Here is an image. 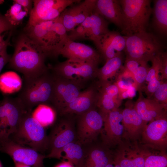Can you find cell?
<instances>
[{
	"label": "cell",
	"instance_id": "6da1fadb",
	"mask_svg": "<svg viewBox=\"0 0 167 167\" xmlns=\"http://www.w3.org/2000/svg\"><path fill=\"white\" fill-rule=\"evenodd\" d=\"M46 58L38 45L24 33L16 40L8 66L21 73L24 81H28L49 71L45 63Z\"/></svg>",
	"mask_w": 167,
	"mask_h": 167
},
{
	"label": "cell",
	"instance_id": "7a4b0ae2",
	"mask_svg": "<svg viewBox=\"0 0 167 167\" xmlns=\"http://www.w3.org/2000/svg\"><path fill=\"white\" fill-rule=\"evenodd\" d=\"M58 18L33 26L27 25L24 29V33L38 45L47 57L56 58L60 55L68 39L65 28Z\"/></svg>",
	"mask_w": 167,
	"mask_h": 167
},
{
	"label": "cell",
	"instance_id": "3957f363",
	"mask_svg": "<svg viewBox=\"0 0 167 167\" xmlns=\"http://www.w3.org/2000/svg\"><path fill=\"white\" fill-rule=\"evenodd\" d=\"M32 113L27 112L24 114L17 130L9 138L43 154L49 150L48 136L45 127L32 117Z\"/></svg>",
	"mask_w": 167,
	"mask_h": 167
},
{
	"label": "cell",
	"instance_id": "277c9868",
	"mask_svg": "<svg viewBox=\"0 0 167 167\" xmlns=\"http://www.w3.org/2000/svg\"><path fill=\"white\" fill-rule=\"evenodd\" d=\"M54 81L53 74L49 71L32 80L24 81L18 97L26 111L32 112L34 107L51 103Z\"/></svg>",
	"mask_w": 167,
	"mask_h": 167
},
{
	"label": "cell",
	"instance_id": "5b68a950",
	"mask_svg": "<svg viewBox=\"0 0 167 167\" xmlns=\"http://www.w3.org/2000/svg\"><path fill=\"white\" fill-rule=\"evenodd\" d=\"M123 15L121 33L127 36L147 31L152 8L150 0H119Z\"/></svg>",
	"mask_w": 167,
	"mask_h": 167
},
{
	"label": "cell",
	"instance_id": "8992f818",
	"mask_svg": "<svg viewBox=\"0 0 167 167\" xmlns=\"http://www.w3.org/2000/svg\"><path fill=\"white\" fill-rule=\"evenodd\" d=\"M125 36L126 58L146 62L163 51L164 45L158 36L147 31Z\"/></svg>",
	"mask_w": 167,
	"mask_h": 167
},
{
	"label": "cell",
	"instance_id": "52a82bcc",
	"mask_svg": "<svg viewBox=\"0 0 167 167\" xmlns=\"http://www.w3.org/2000/svg\"><path fill=\"white\" fill-rule=\"evenodd\" d=\"M27 112L18 97H4L0 102V141L9 138L16 131Z\"/></svg>",
	"mask_w": 167,
	"mask_h": 167
},
{
	"label": "cell",
	"instance_id": "ba28073f",
	"mask_svg": "<svg viewBox=\"0 0 167 167\" xmlns=\"http://www.w3.org/2000/svg\"><path fill=\"white\" fill-rule=\"evenodd\" d=\"M79 0H34L27 25L33 26L54 20L68 6L80 2Z\"/></svg>",
	"mask_w": 167,
	"mask_h": 167
},
{
	"label": "cell",
	"instance_id": "9c48e42d",
	"mask_svg": "<svg viewBox=\"0 0 167 167\" xmlns=\"http://www.w3.org/2000/svg\"><path fill=\"white\" fill-rule=\"evenodd\" d=\"M48 136L49 152L46 158L60 159L62 149L68 144L75 141L76 134L72 122L64 120L54 124Z\"/></svg>",
	"mask_w": 167,
	"mask_h": 167
},
{
	"label": "cell",
	"instance_id": "30bf717a",
	"mask_svg": "<svg viewBox=\"0 0 167 167\" xmlns=\"http://www.w3.org/2000/svg\"><path fill=\"white\" fill-rule=\"evenodd\" d=\"M54 75V81L50 103L55 112L59 114L78 96L82 82Z\"/></svg>",
	"mask_w": 167,
	"mask_h": 167
},
{
	"label": "cell",
	"instance_id": "8fae6325",
	"mask_svg": "<svg viewBox=\"0 0 167 167\" xmlns=\"http://www.w3.org/2000/svg\"><path fill=\"white\" fill-rule=\"evenodd\" d=\"M97 65L67 60L51 68L53 74L65 79L82 82L96 76Z\"/></svg>",
	"mask_w": 167,
	"mask_h": 167
},
{
	"label": "cell",
	"instance_id": "7c38bea8",
	"mask_svg": "<svg viewBox=\"0 0 167 167\" xmlns=\"http://www.w3.org/2000/svg\"><path fill=\"white\" fill-rule=\"evenodd\" d=\"M0 152L9 155L14 162H19L31 167H45V155L33 149L17 143L9 138L0 141Z\"/></svg>",
	"mask_w": 167,
	"mask_h": 167
},
{
	"label": "cell",
	"instance_id": "4fadbf2b",
	"mask_svg": "<svg viewBox=\"0 0 167 167\" xmlns=\"http://www.w3.org/2000/svg\"><path fill=\"white\" fill-rule=\"evenodd\" d=\"M80 115L76 132L78 142L81 145L90 143L101 132L103 125V117L94 108Z\"/></svg>",
	"mask_w": 167,
	"mask_h": 167
},
{
	"label": "cell",
	"instance_id": "5bb4252c",
	"mask_svg": "<svg viewBox=\"0 0 167 167\" xmlns=\"http://www.w3.org/2000/svg\"><path fill=\"white\" fill-rule=\"evenodd\" d=\"M113 156V161L120 167H144L146 157L151 153L136 142L122 141Z\"/></svg>",
	"mask_w": 167,
	"mask_h": 167
},
{
	"label": "cell",
	"instance_id": "9a60e30c",
	"mask_svg": "<svg viewBox=\"0 0 167 167\" xmlns=\"http://www.w3.org/2000/svg\"><path fill=\"white\" fill-rule=\"evenodd\" d=\"M96 0H85L66 9L58 17L67 32L83 22L94 11Z\"/></svg>",
	"mask_w": 167,
	"mask_h": 167
},
{
	"label": "cell",
	"instance_id": "2e32d148",
	"mask_svg": "<svg viewBox=\"0 0 167 167\" xmlns=\"http://www.w3.org/2000/svg\"><path fill=\"white\" fill-rule=\"evenodd\" d=\"M101 114L103 125L101 133L104 143L108 146L118 144L124 133L122 112L117 109Z\"/></svg>",
	"mask_w": 167,
	"mask_h": 167
},
{
	"label": "cell",
	"instance_id": "e0dca14e",
	"mask_svg": "<svg viewBox=\"0 0 167 167\" xmlns=\"http://www.w3.org/2000/svg\"><path fill=\"white\" fill-rule=\"evenodd\" d=\"M60 55L73 62H90L97 65L101 56L98 51L92 47L71 41L69 38L60 51Z\"/></svg>",
	"mask_w": 167,
	"mask_h": 167
},
{
	"label": "cell",
	"instance_id": "ac0fdd59",
	"mask_svg": "<svg viewBox=\"0 0 167 167\" xmlns=\"http://www.w3.org/2000/svg\"><path fill=\"white\" fill-rule=\"evenodd\" d=\"M141 134L143 142L148 147L163 151L167 144V121L166 117L149 122Z\"/></svg>",
	"mask_w": 167,
	"mask_h": 167
},
{
	"label": "cell",
	"instance_id": "d6986e66",
	"mask_svg": "<svg viewBox=\"0 0 167 167\" xmlns=\"http://www.w3.org/2000/svg\"><path fill=\"white\" fill-rule=\"evenodd\" d=\"M126 44L125 36L115 31H109L101 38L96 46L98 52L106 60L121 54Z\"/></svg>",
	"mask_w": 167,
	"mask_h": 167
},
{
	"label": "cell",
	"instance_id": "ffe728a7",
	"mask_svg": "<svg viewBox=\"0 0 167 167\" xmlns=\"http://www.w3.org/2000/svg\"><path fill=\"white\" fill-rule=\"evenodd\" d=\"M98 93L94 87L90 86L81 92L77 97L59 114L61 115L71 114L80 115L94 108V105H96Z\"/></svg>",
	"mask_w": 167,
	"mask_h": 167
},
{
	"label": "cell",
	"instance_id": "44dd1931",
	"mask_svg": "<svg viewBox=\"0 0 167 167\" xmlns=\"http://www.w3.org/2000/svg\"><path fill=\"white\" fill-rule=\"evenodd\" d=\"M94 11L122 29L123 15L119 0H96Z\"/></svg>",
	"mask_w": 167,
	"mask_h": 167
},
{
	"label": "cell",
	"instance_id": "7402d4cb",
	"mask_svg": "<svg viewBox=\"0 0 167 167\" xmlns=\"http://www.w3.org/2000/svg\"><path fill=\"white\" fill-rule=\"evenodd\" d=\"M124 127L123 137L136 139L142 134L146 124L142 120L133 107H126L122 112Z\"/></svg>",
	"mask_w": 167,
	"mask_h": 167
},
{
	"label": "cell",
	"instance_id": "603a6c76",
	"mask_svg": "<svg viewBox=\"0 0 167 167\" xmlns=\"http://www.w3.org/2000/svg\"><path fill=\"white\" fill-rule=\"evenodd\" d=\"M109 22L95 11L90 15L86 25V40L93 41L96 46L101 38L110 31Z\"/></svg>",
	"mask_w": 167,
	"mask_h": 167
},
{
	"label": "cell",
	"instance_id": "cb8c5ba5",
	"mask_svg": "<svg viewBox=\"0 0 167 167\" xmlns=\"http://www.w3.org/2000/svg\"><path fill=\"white\" fill-rule=\"evenodd\" d=\"M134 107L146 124L165 117L163 105L146 99L139 100Z\"/></svg>",
	"mask_w": 167,
	"mask_h": 167
},
{
	"label": "cell",
	"instance_id": "d4e9b609",
	"mask_svg": "<svg viewBox=\"0 0 167 167\" xmlns=\"http://www.w3.org/2000/svg\"><path fill=\"white\" fill-rule=\"evenodd\" d=\"M152 27L158 35L166 36L167 34V0L154 1L152 8Z\"/></svg>",
	"mask_w": 167,
	"mask_h": 167
},
{
	"label": "cell",
	"instance_id": "484cf974",
	"mask_svg": "<svg viewBox=\"0 0 167 167\" xmlns=\"http://www.w3.org/2000/svg\"><path fill=\"white\" fill-rule=\"evenodd\" d=\"M113 160L109 151L96 147L85 153L83 167H105Z\"/></svg>",
	"mask_w": 167,
	"mask_h": 167
},
{
	"label": "cell",
	"instance_id": "4316f807",
	"mask_svg": "<svg viewBox=\"0 0 167 167\" xmlns=\"http://www.w3.org/2000/svg\"><path fill=\"white\" fill-rule=\"evenodd\" d=\"M81 145L78 141L67 144L62 150L60 159L66 160L75 167H83L85 153Z\"/></svg>",
	"mask_w": 167,
	"mask_h": 167
},
{
	"label": "cell",
	"instance_id": "83f0119b",
	"mask_svg": "<svg viewBox=\"0 0 167 167\" xmlns=\"http://www.w3.org/2000/svg\"><path fill=\"white\" fill-rule=\"evenodd\" d=\"M22 81L15 72L9 71L0 75V90L6 94H11L20 90Z\"/></svg>",
	"mask_w": 167,
	"mask_h": 167
},
{
	"label": "cell",
	"instance_id": "f1b7e54d",
	"mask_svg": "<svg viewBox=\"0 0 167 167\" xmlns=\"http://www.w3.org/2000/svg\"><path fill=\"white\" fill-rule=\"evenodd\" d=\"M121 54L109 59L106 61L105 65L101 68H98L96 76L101 84L108 82V80L113 77L122 64Z\"/></svg>",
	"mask_w": 167,
	"mask_h": 167
},
{
	"label": "cell",
	"instance_id": "f546056e",
	"mask_svg": "<svg viewBox=\"0 0 167 167\" xmlns=\"http://www.w3.org/2000/svg\"><path fill=\"white\" fill-rule=\"evenodd\" d=\"M32 117L44 127L53 124L56 118L54 109L48 105L41 104L32 112Z\"/></svg>",
	"mask_w": 167,
	"mask_h": 167
},
{
	"label": "cell",
	"instance_id": "4dcf8cb0",
	"mask_svg": "<svg viewBox=\"0 0 167 167\" xmlns=\"http://www.w3.org/2000/svg\"><path fill=\"white\" fill-rule=\"evenodd\" d=\"M28 14L29 13L28 11L21 6L13 3L7 11L4 16L11 25L13 26L21 24L24 19Z\"/></svg>",
	"mask_w": 167,
	"mask_h": 167
},
{
	"label": "cell",
	"instance_id": "1f68e13d",
	"mask_svg": "<svg viewBox=\"0 0 167 167\" xmlns=\"http://www.w3.org/2000/svg\"><path fill=\"white\" fill-rule=\"evenodd\" d=\"M96 105L100 108L101 114L117 109L118 107L114 98L106 94L102 88L98 93Z\"/></svg>",
	"mask_w": 167,
	"mask_h": 167
},
{
	"label": "cell",
	"instance_id": "d6a6232c",
	"mask_svg": "<svg viewBox=\"0 0 167 167\" xmlns=\"http://www.w3.org/2000/svg\"><path fill=\"white\" fill-rule=\"evenodd\" d=\"M144 167H167V156L164 151L155 154L151 153L145 159Z\"/></svg>",
	"mask_w": 167,
	"mask_h": 167
},
{
	"label": "cell",
	"instance_id": "836d02e7",
	"mask_svg": "<svg viewBox=\"0 0 167 167\" xmlns=\"http://www.w3.org/2000/svg\"><path fill=\"white\" fill-rule=\"evenodd\" d=\"M146 62H143L133 74L135 81L139 84L143 83L146 80L149 70Z\"/></svg>",
	"mask_w": 167,
	"mask_h": 167
},
{
	"label": "cell",
	"instance_id": "e575fe53",
	"mask_svg": "<svg viewBox=\"0 0 167 167\" xmlns=\"http://www.w3.org/2000/svg\"><path fill=\"white\" fill-rule=\"evenodd\" d=\"M153 93L157 100L165 102L167 98V84H161Z\"/></svg>",
	"mask_w": 167,
	"mask_h": 167
},
{
	"label": "cell",
	"instance_id": "d590c367",
	"mask_svg": "<svg viewBox=\"0 0 167 167\" xmlns=\"http://www.w3.org/2000/svg\"><path fill=\"white\" fill-rule=\"evenodd\" d=\"M102 89L109 95L114 98L118 92V87L114 84H108V82L102 84Z\"/></svg>",
	"mask_w": 167,
	"mask_h": 167
},
{
	"label": "cell",
	"instance_id": "8d00e7d4",
	"mask_svg": "<svg viewBox=\"0 0 167 167\" xmlns=\"http://www.w3.org/2000/svg\"><path fill=\"white\" fill-rule=\"evenodd\" d=\"M134 59L126 58L125 68L130 72L134 73L138 69L142 62Z\"/></svg>",
	"mask_w": 167,
	"mask_h": 167
},
{
	"label": "cell",
	"instance_id": "74e56055",
	"mask_svg": "<svg viewBox=\"0 0 167 167\" xmlns=\"http://www.w3.org/2000/svg\"><path fill=\"white\" fill-rule=\"evenodd\" d=\"M146 81L148 82V90L151 93H154L161 84L157 79V75L152 77Z\"/></svg>",
	"mask_w": 167,
	"mask_h": 167
},
{
	"label": "cell",
	"instance_id": "f35d334b",
	"mask_svg": "<svg viewBox=\"0 0 167 167\" xmlns=\"http://www.w3.org/2000/svg\"><path fill=\"white\" fill-rule=\"evenodd\" d=\"M13 27L4 15L0 13V34L5 31L11 30Z\"/></svg>",
	"mask_w": 167,
	"mask_h": 167
},
{
	"label": "cell",
	"instance_id": "ab89813d",
	"mask_svg": "<svg viewBox=\"0 0 167 167\" xmlns=\"http://www.w3.org/2000/svg\"><path fill=\"white\" fill-rule=\"evenodd\" d=\"M6 49H5L0 53V75L3 67L9 62L11 57V56L8 54Z\"/></svg>",
	"mask_w": 167,
	"mask_h": 167
},
{
	"label": "cell",
	"instance_id": "60d3db41",
	"mask_svg": "<svg viewBox=\"0 0 167 167\" xmlns=\"http://www.w3.org/2000/svg\"><path fill=\"white\" fill-rule=\"evenodd\" d=\"M13 3H16L21 6L28 11L29 14L32 8L33 0H14Z\"/></svg>",
	"mask_w": 167,
	"mask_h": 167
},
{
	"label": "cell",
	"instance_id": "b9f144b4",
	"mask_svg": "<svg viewBox=\"0 0 167 167\" xmlns=\"http://www.w3.org/2000/svg\"><path fill=\"white\" fill-rule=\"evenodd\" d=\"M11 33L6 39H5L4 35L0 34V53L4 50L7 49V47L10 44L9 41Z\"/></svg>",
	"mask_w": 167,
	"mask_h": 167
},
{
	"label": "cell",
	"instance_id": "7bdbcfd3",
	"mask_svg": "<svg viewBox=\"0 0 167 167\" xmlns=\"http://www.w3.org/2000/svg\"><path fill=\"white\" fill-rule=\"evenodd\" d=\"M118 87L122 89L127 90L132 85L131 83L130 82L122 80L118 82Z\"/></svg>",
	"mask_w": 167,
	"mask_h": 167
},
{
	"label": "cell",
	"instance_id": "ee69618b",
	"mask_svg": "<svg viewBox=\"0 0 167 167\" xmlns=\"http://www.w3.org/2000/svg\"><path fill=\"white\" fill-rule=\"evenodd\" d=\"M126 90L128 95V97L132 98L136 96V89L133 86L130 87Z\"/></svg>",
	"mask_w": 167,
	"mask_h": 167
},
{
	"label": "cell",
	"instance_id": "f6af8a7d",
	"mask_svg": "<svg viewBox=\"0 0 167 167\" xmlns=\"http://www.w3.org/2000/svg\"><path fill=\"white\" fill-rule=\"evenodd\" d=\"M55 167H75V166L69 162L64 161L58 164Z\"/></svg>",
	"mask_w": 167,
	"mask_h": 167
},
{
	"label": "cell",
	"instance_id": "bcb514c9",
	"mask_svg": "<svg viewBox=\"0 0 167 167\" xmlns=\"http://www.w3.org/2000/svg\"><path fill=\"white\" fill-rule=\"evenodd\" d=\"M105 167H120V166L118 165L115 163L112 160Z\"/></svg>",
	"mask_w": 167,
	"mask_h": 167
},
{
	"label": "cell",
	"instance_id": "7dc6e473",
	"mask_svg": "<svg viewBox=\"0 0 167 167\" xmlns=\"http://www.w3.org/2000/svg\"><path fill=\"white\" fill-rule=\"evenodd\" d=\"M15 166L14 167H31L28 165L19 162H14Z\"/></svg>",
	"mask_w": 167,
	"mask_h": 167
},
{
	"label": "cell",
	"instance_id": "c3c4849f",
	"mask_svg": "<svg viewBox=\"0 0 167 167\" xmlns=\"http://www.w3.org/2000/svg\"><path fill=\"white\" fill-rule=\"evenodd\" d=\"M122 97L124 99L127 98L128 97V95L126 90L124 91L122 93Z\"/></svg>",
	"mask_w": 167,
	"mask_h": 167
},
{
	"label": "cell",
	"instance_id": "681fc988",
	"mask_svg": "<svg viewBox=\"0 0 167 167\" xmlns=\"http://www.w3.org/2000/svg\"><path fill=\"white\" fill-rule=\"evenodd\" d=\"M4 1V0H0V4L3 3Z\"/></svg>",
	"mask_w": 167,
	"mask_h": 167
},
{
	"label": "cell",
	"instance_id": "f907efd6",
	"mask_svg": "<svg viewBox=\"0 0 167 167\" xmlns=\"http://www.w3.org/2000/svg\"><path fill=\"white\" fill-rule=\"evenodd\" d=\"M0 167H2V165L0 162Z\"/></svg>",
	"mask_w": 167,
	"mask_h": 167
}]
</instances>
